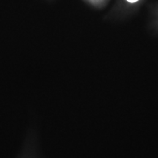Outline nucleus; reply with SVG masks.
Masks as SVG:
<instances>
[{
    "instance_id": "1",
    "label": "nucleus",
    "mask_w": 158,
    "mask_h": 158,
    "mask_svg": "<svg viewBox=\"0 0 158 158\" xmlns=\"http://www.w3.org/2000/svg\"><path fill=\"white\" fill-rule=\"evenodd\" d=\"M127 2H129L130 3H135L136 2H138V0H127Z\"/></svg>"
}]
</instances>
